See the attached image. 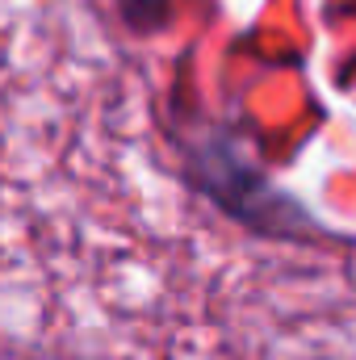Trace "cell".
Returning <instances> with one entry per match:
<instances>
[{"label": "cell", "mask_w": 356, "mask_h": 360, "mask_svg": "<svg viewBox=\"0 0 356 360\" xmlns=\"http://www.w3.org/2000/svg\"><path fill=\"white\" fill-rule=\"evenodd\" d=\"M122 4H126L134 17H139V13H160V8H164V0H122Z\"/></svg>", "instance_id": "6da1fadb"}]
</instances>
